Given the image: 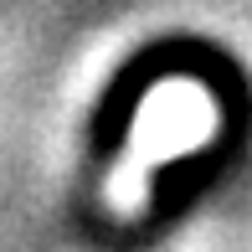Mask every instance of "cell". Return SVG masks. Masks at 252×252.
Returning a JSON list of instances; mask_svg holds the SVG:
<instances>
[{
    "label": "cell",
    "instance_id": "1",
    "mask_svg": "<svg viewBox=\"0 0 252 252\" xmlns=\"http://www.w3.org/2000/svg\"><path fill=\"white\" fill-rule=\"evenodd\" d=\"M216 134V98L196 83H159L150 98L139 103V119H134V139L129 155L113 170L108 196L119 211H134L144 201V180H150L155 165L196 150Z\"/></svg>",
    "mask_w": 252,
    "mask_h": 252
}]
</instances>
